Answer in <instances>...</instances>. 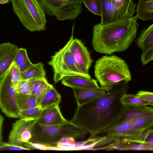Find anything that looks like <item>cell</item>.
<instances>
[{"mask_svg":"<svg viewBox=\"0 0 153 153\" xmlns=\"http://www.w3.org/2000/svg\"><path fill=\"white\" fill-rule=\"evenodd\" d=\"M128 82L123 81L97 98L77 107L70 123L89 133L93 137L118 120L124 107L120 101L127 93Z\"/></svg>","mask_w":153,"mask_h":153,"instance_id":"6da1fadb","label":"cell"},{"mask_svg":"<svg viewBox=\"0 0 153 153\" xmlns=\"http://www.w3.org/2000/svg\"><path fill=\"white\" fill-rule=\"evenodd\" d=\"M137 18L124 17L115 21L96 24L93 27V49L101 54L111 55L123 52L136 38L139 24Z\"/></svg>","mask_w":153,"mask_h":153,"instance_id":"7a4b0ae2","label":"cell"},{"mask_svg":"<svg viewBox=\"0 0 153 153\" xmlns=\"http://www.w3.org/2000/svg\"><path fill=\"white\" fill-rule=\"evenodd\" d=\"M94 72L97 81L105 91H109L121 81L128 82L132 80L127 63L115 55L104 56L97 60Z\"/></svg>","mask_w":153,"mask_h":153,"instance_id":"3957f363","label":"cell"},{"mask_svg":"<svg viewBox=\"0 0 153 153\" xmlns=\"http://www.w3.org/2000/svg\"><path fill=\"white\" fill-rule=\"evenodd\" d=\"M10 1L13 12L27 29L33 32L46 29L45 14L37 0H10Z\"/></svg>","mask_w":153,"mask_h":153,"instance_id":"277c9868","label":"cell"},{"mask_svg":"<svg viewBox=\"0 0 153 153\" xmlns=\"http://www.w3.org/2000/svg\"><path fill=\"white\" fill-rule=\"evenodd\" d=\"M48 64L52 68L55 84L65 77L71 76L91 79L89 73L81 68L76 62L70 49L68 41L64 47L51 56Z\"/></svg>","mask_w":153,"mask_h":153,"instance_id":"5b68a950","label":"cell"},{"mask_svg":"<svg viewBox=\"0 0 153 153\" xmlns=\"http://www.w3.org/2000/svg\"><path fill=\"white\" fill-rule=\"evenodd\" d=\"M45 14L60 21L73 20L83 10L82 0H37Z\"/></svg>","mask_w":153,"mask_h":153,"instance_id":"8992f818","label":"cell"},{"mask_svg":"<svg viewBox=\"0 0 153 153\" xmlns=\"http://www.w3.org/2000/svg\"><path fill=\"white\" fill-rule=\"evenodd\" d=\"M143 132L136 129L131 120L123 122L102 130L100 134L106 133L107 135L103 140L95 145L93 150H99L100 148L117 139L143 142L142 136Z\"/></svg>","mask_w":153,"mask_h":153,"instance_id":"52a82bcc","label":"cell"},{"mask_svg":"<svg viewBox=\"0 0 153 153\" xmlns=\"http://www.w3.org/2000/svg\"><path fill=\"white\" fill-rule=\"evenodd\" d=\"M0 108L6 116L18 118L17 92L8 71L0 80Z\"/></svg>","mask_w":153,"mask_h":153,"instance_id":"ba28073f","label":"cell"},{"mask_svg":"<svg viewBox=\"0 0 153 153\" xmlns=\"http://www.w3.org/2000/svg\"><path fill=\"white\" fill-rule=\"evenodd\" d=\"M60 125H43L37 120L32 128V137L29 142L57 147L58 142L64 137L60 129Z\"/></svg>","mask_w":153,"mask_h":153,"instance_id":"9c48e42d","label":"cell"},{"mask_svg":"<svg viewBox=\"0 0 153 153\" xmlns=\"http://www.w3.org/2000/svg\"><path fill=\"white\" fill-rule=\"evenodd\" d=\"M74 24L72 27L71 36L69 40L70 49L79 65L85 71L89 73L93 60L87 48L82 40L73 38Z\"/></svg>","mask_w":153,"mask_h":153,"instance_id":"30bf717a","label":"cell"},{"mask_svg":"<svg viewBox=\"0 0 153 153\" xmlns=\"http://www.w3.org/2000/svg\"><path fill=\"white\" fill-rule=\"evenodd\" d=\"M124 107L118 120L112 126L123 122L143 117L153 115V109L147 105H123Z\"/></svg>","mask_w":153,"mask_h":153,"instance_id":"8fae6325","label":"cell"},{"mask_svg":"<svg viewBox=\"0 0 153 153\" xmlns=\"http://www.w3.org/2000/svg\"><path fill=\"white\" fill-rule=\"evenodd\" d=\"M99 150L153 151V144L148 142H137L126 139H117Z\"/></svg>","mask_w":153,"mask_h":153,"instance_id":"7c38bea8","label":"cell"},{"mask_svg":"<svg viewBox=\"0 0 153 153\" xmlns=\"http://www.w3.org/2000/svg\"><path fill=\"white\" fill-rule=\"evenodd\" d=\"M18 49L17 45L10 42L0 44V80L13 62Z\"/></svg>","mask_w":153,"mask_h":153,"instance_id":"4fadbf2b","label":"cell"},{"mask_svg":"<svg viewBox=\"0 0 153 153\" xmlns=\"http://www.w3.org/2000/svg\"><path fill=\"white\" fill-rule=\"evenodd\" d=\"M59 105H54L43 109L37 121L41 124L50 126L60 125L67 123L68 121L62 116Z\"/></svg>","mask_w":153,"mask_h":153,"instance_id":"5bb4252c","label":"cell"},{"mask_svg":"<svg viewBox=\"0 0 153 153\" xmlns=\"http://www.w3.org/2000/svg\"><path fill=\"white\" fill-rule=\"evenodd\" d=\"M64 85L72 88L96 89L100 88L96 80L79 76H71L65 77L61 80Z\"/></svg>","mask_w":153,"mask_h":153,"instance_id":"9a60e30c","label":"cell"},{"mask_svg":"<svg viewBox=\"0 0 153 153\" xmlns=\"http://www.w3.org/2000/svg\"><path fill=\"white\" fill-rule=\"evenodd\" d=\"M37 120H28L23 119L16 121L12 125V128L8 137L9 143L22 146L20 138L21 135L26 130L31 129Z\"/></svg>","mask_w":153,"mask_h":153,"instance_id":"2e32d148","label":"cell"},{"mask_svg":"<svg viewBox=\"0 0 153 153\" xmlns=\"http://www.w3.org/2000/svg\"><path fill=\"white\" fill-rule=\"evenodd\" d=\"M72 89L73 90L77 107L99 97L105 92V90L101 87L96 89Z\"/></svg>","mask_w":153,"mask_h":153,"instance_id":"e0dca14e","label":"cell"},{"mask_svg":"<svg viewBox=\"0 0 153 153\" xmlns=\"http://www.w3.org/2000/svg\"><path fill=\"white\" fill-rule=\"evenodd\" d=\"M100 1L101 10V24L113 22L122 18L119 10L110 0Z\"/></svg>","mask_w":153,"mask_h":153,"instance_id":"ac0fdd59","label":"cell"},{"mask_svg":"<svg viewBox=\"0 0 153 153\" xmlns=\"http://www.w3.org/2000/svg\"><path fill=\"white\" fill-rule=\"evenodd\" d=\"M49 84L45 78H37L29 80L31 94L36 98L38 106L45 95Z\"/></svg>","mask_w":153,"mask_h":153,"instance_id":"d6986e66","label":"cell"},{"mask_svg":"<svg viewBox=\"0 0 153 153\" xmlns=\"http://www.w3.org/2000/svg\"><path fill=\"white\" fill-rule=\"evenodd\" d=\"M137 19L146 21L153 19V0H140L137 6Z\"/></svg>","mask_w":153,"mask_h":153,"instance_id":"ffe728a7","label":"cell"},{"mask_svg":"<svg viewBox=\"0 0 153 153\" xmlns=\"http://www.w3.org/2000/svg\"><path fill=\"white\" fill-rule=\"evenodd\" d=\"M61 97L53 86L51 85L48 87L39 107L43 109L51 106L59 104Z\"/></svg>","mask_w":153,"mask_h":153,"instance_id":"44dd1931","label":"cell"},{"mask_svg":"<svg viewBox=\"0 0 153 153\" xmlns=\"http://www.w3.org/2000/svg\"><path fill=\"white\" fill-rule=\"evenodd\" d=\"M137 46L143 51L153 46V24L143 30L136 39Z\"/></svg>","mask_w":153,"mask_h":153,"instance_id":"7402d4cb","label":"cell"},{"mask_svg":"<svg viewBox=\"0 0 153 153\" xmlns=\"http://www.w3.org/2000/svg\"><path fill=\"white\" fill-rule=\"evenodd\" d=\"M21 76L22 80H27L45 78L43 65L41 62L33 64L26 71L21 73Z\"/></svg>","mask_w":153,"mask_h":153,"instance_id":"603a6c76","label":"cell"},{"mask_svg":"<svg viewBox=\"0 0 153 153\" xmlns=\"http://www.w3.org/2000/svg\"><path fill=\"white\" fill-rule=\"evenodd\" d=\"M119 10L122 18L132 17L135 11L137 4L133 0H110Z\"/></svg>","mask_w":153,"mask_h":153,"instance_id":"cb8c5ba5","label":"cell"},{"mask_svg":"<svg viewBox=\"0 0 153 153\" xmlns=\"http://www.w3.org/2000/svg\"><path fill=\"white\" fill-rule=\"evenodd\" d=\"M13 62L21 73L26 71L33 64L28 57L27 50L23 48L18 49Z\"/></svg>","mask_w":153,"mask_h":153,"instance_id":"d4e9b609","label":"cell"},{"mask_svg":"<svg viewBox=\"0 0 153 153\" xmlns=\"http://www.w3.org/2000/svg\"><path fill=\"white\" fill-rule=\"evenodd\" d=\"M60 128L62 134L65 137H71L74 138L82 137L88 133L72 125L68 122L61 125Z\"/></svg>","mask_w":153,"mask_h":153,"instance_id":"484cf974","label":"cell"},{"mask_svg":"<svg viewBox=\"0 0 153 153\" xmlns=\"http://www.w3.org/2000/svg\"><path fill=\"white\" fill-rule=\"evenodd\" d=\"M17 101L20 110L38 106L36 98L32 94L17 93Z\"/></svg>","mask_w":153,"mask_h":153,"instance_id":"4316f807","label":"cell"},{"mask_svg":"<svg viewBox=\"0 0 153 153\" xmlns=\"http://www.w3.org/2000/svg\"><path fill=\"white\" fill-rule=\"evenodd\" d=\"M131 120L136 129L144 132L152 127L153 115L143 117Z\"/></svg>","mask_w":153,"mask_h":153,"instance_id":"83f0119b","label":"cell"},{"mask_svg":"<svg viewBox=\"0 0 153 153\" xmlns=\"http://www.w3.org/2000/svg\"><path fill=\"white\" fill-rule=\"evenodd\" d=\"M43 109L39 107L20 110L18 114V118L28 120L38 119Z\"/></svg>","mask_w":153,"mask_h":153,"instance_id":"f1b7e54d","label":"cell"},{"mask_svg":"<svg viewBox=\"0 0 153 153\" xmlns=\"http://www.w3.org/2000/svg\"><path fill=\"white\" fill-rule=\"evenodd\" d=\"M120 101L123 105H153L151 103L142 100L136 97L135 94H128L126 93L123 95L120 99Z\"/></svg>","mask_w":153,"mask_h":153,"instance_id":"f546056e","label":"cell"},{"mask_svg":"<svg viewBox=\"0 0 153 153\" xmlns=\"http://www.w3.org/2000/svg\"><path fill=\"white\" fill-rule=\"evenodd\" d=\"M85 7L94 14L101 16V10L100 0H82Z\"/></svg>","mask_w":153,"mask_h":153,"instance_id":"4dcf8cb0","label":"cell"},{"mask_svg":"<svg viewBox=\"0 0 153 153\" xmlns=\"http://www.w3.org/2000/svg\"><path fill=\"white\" fill-rule=\"evenodd\" d=\"M8 72L15 87L22 80L21 72L13 62L10 66Z\"/></svg>","mask_w":153,"mask_h":153,"instance_id":"1f68e13d","label":"cell"},{"mask_svg":"<svg viewBox=\"0 0 153 153\" xmlns=\"http://www.w3.org/2000/svg\"><path fill=\"white\" fill-rule=\"evenodd\" d=\"M23 146L30 150L36 149L42 150H54L61 151V149L56 146H49L42 144L28 142L25 143Z\"/></svg>","mask_w":153,"mask_h":153,"instance_id":"d6a6232c","label":"cell"},{"mask_svg":"<svg viewBox=\"0 0 153 153\" xmlns=\"http://www.w3.org/2000/svg\"><path fill=\"white\" fill-rule=\"evenodd\" d=\"M143 51L141 61L143 65H145L153 59V46Z\"/></svg>","mask_w":153,"mask_h":153,"instance_id":"836d02e7","label":"cell"},{"mask_svg":"<svg viewBox=\"0 0 153 153\" xmlns=\"http://www.w3.org/2000/svg\"><path fill=\"white\" fill-rule=\"evenodd\" d=\"M30 149L22 146L7 143L1 142L0 144V150H29Z\"/></svg>","mask_w":153,"mask_h":153,"instance_id":"e575fe53","label":"cell"},{"mask_svg":"<svg viewBox=\"0 0 153 153\" xmlns=\"http://www.w3.org/2000/svg\"><path fill=\"white\" fill-rule=\"evenodd\" d=\"M135 96L142 100L151 103H153V93L148 91H139Z\"/></svg>","mask_w":153,"mask_h":153,"instance_id":"d590c367","label":"cell"},{"mask_svg":"<svg viewBox=\"0 0 153 153\" xmlns=\"http://www.w3.org/2000/svg\"><path fill=\"white\" fill-rule=\"evenodd\" d=\"M143 132L142 136V140L144 142H148L153 144V130L152 129L149 128Z\"/></svg>","mask_w":153,"mask_h":153,"instance_id":"8d00e7d4","label":"cell"},{"mask_svg":"<svg viewBox=\"0 0 153 153\" xmlns=\"http://www.w3.org/2000/svg\"><path fill=\"white\" fill-rule=\"evenodd\" d=\"M75 142V138L71 137H63L61 139L57 142L58 143H66L73 144Z\"/></svg>","mask_w":153,"mask_h":153,"instance_id":"74e56055","label":"cell"},{"mask_svg":"<svg viewBox=\"0 0 153 153\" xmlns=\"http://www.w3.org/2000/svg\"><path fill=\"white\" fill-rule=\"evenodd\" d=\"M16 91L17 93L26 95L31 94V92L29 85L16 89Z\"/></svg>","mask_w":153,"mask_h":153,"instance_id":"f35d334b","label":"cell"},{"mask_svg":"<svg viewBox=\"0 0 153 153\" xmlns=\"http://www.w3.org/2000/svg\"><path fill=\"white\" fill-rule=\"evenodd\" d=\"M4 120L3 117L0 114V128L2 127L3 124Z\"/></svg>","mask_w":153,"mask_h":153,"instance_id":"ab89813d","label":"cell"},{"mask_svg":"<svg viewBox=\"0 0 153 153\" xmlns=\"http://www.w3.org/2000/svg\"><path fill=\"white\" fill-rule=\"evenodd\" d=\"M2 127L0 128V144L2 142L3 138L2 136Z\"/></svg>","mask_w":153,"mask_h":153,"instance_id":"60d3db41","label":"cell"},{"mask_svg":"<svg viewBox=\"0 0 153 153\" xmlns=\"http://www.w3.org/2000/svg\"><path fill=\"white\" fill-rule=\"evenodd\" d=\"M10 0H0V4H4L7 3Z\"/></svg>","mask_w":153,"mask_h":153,"instance_id":"b9f144b4","label":"cell"}]
</instances>
